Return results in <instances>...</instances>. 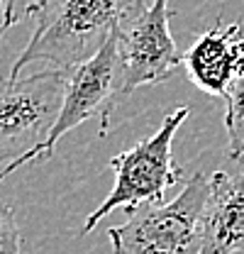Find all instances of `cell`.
<instances>
[{"mask_svg":"<svg viewBox=\"0 0 244 254\" xmlns=\"http://www.w3.org/2000/svg\"><path fill=\"white\" fill-rule=\"evenodd\" d=\"M0 254H22V237L15 210L5 200H0Z\"/></svg>","mask_w":244,"mask_h":254,"instance_id":"cell-10","label":"cell"},{"mask_svg":"<svg viewBox=\"0 0 244 254\" xmlns=\"http://www.w3.org/2000/svg\"><path fill=\"white\" fill-rule=\"evenodd\" d=\"M68 71L47 68L0 78V164L7 169L37 149L59 118Z\"/></svg>","mask_w":244,"mask_h":254,"instance_id":"cell-5","label":"cell"},{"mask_svg":"<svg viewBox=\"0 0 244 254\" xmlns=\"http://www.w3.org/2000/svg\"><path fill=\"white\" fill-rule=\"evenodd\" d=\"M188 108L179 105L169 115H164L159 129L152 137L137 142L132 149L120 152L110 159V169L115 171V186L105 195V200L86 218L81 235H88L105 215H110L115 208H124V213H134L139 205L161 203L164 193L181 184L183 171L174 164L171 157V142L179 132V127L188 118Z\"/></svg>","mask_w":244,"mask_h":254,"instance_id":"cell-3","label":"cell"},{"mask_svg":"<svg viewBox=\"0 0 244 254\" xmlns=\"http://www.w3.org/2000/svg\"><path fill=\"white\" fill-rule=\"evenodd\" d=\"M0 7H2V0H0Z\"/></svg>","mask_w":244,"mask_h":254,"instance_id":"cell-12","label":"cell"},{"mask_svg":"<svg viewBox=\"0 0 244 254\" xmlns=\"http://www.w3.org/2000/svg\"><path fill=\"white\" fill-rule=\"evenodd\" d=\"M225 98V129L227 154L232 161L244 159V78H235Z\"/></svg>","mask_w":244,"mask_h":254,"instance_id":"cell-9","label":"cell"},{"mask_svg":"<svg viewBox=\"0 0 244 254\" xmlns=\"http://www.w3.org/2000/svg\"><path fill=\"white\" fill-rule=\"evenodd\" d=\"M174 10L169 0H152L142 15H137L124 30H120V57L124 64V98L142 86L166 81L183 64L169 22Z\"/></svg>","mask_w":244,"mask_h":254,"instance_id":"cell-6","label":"cell"},{"mask_svg":"<svg viewBox=\"0 0 244 254\" xmlns=\"http://www.w3.org/2000/svg\"><path fill=\"white\" fill-rule=\"evenodd\" d=\"M244 250V174L215 171L203 222L200 254H240Z\"/></svg>","mask_w":244,"mask_h":254,"instance_id":"cell-7","label":"cell"},{"mask_svg":"<svg viewBox=\"0 0 244 254\" xmlns=\"http://www.w3.org/2000/svg\"><path fill=\"white\" fill-rule=\"evenodd\" d=\"M118 37H120V30L113 32V37L105 42V47L95 57H91L86 64H81L78 68H73L68 73V83H66L59 118L52 127L49 137L37 149H32L25 159H20L17 164L0 169V181L5 176H10L12 171H17L20 166L34 161V159H49L54 154V147L59 144V139L66 137V132L83 125L91 118L100 120L98 134L108 132L110 115H113L115 105L124 98V64H122L120 57Z\"/></svg>","mask_w":244,"mask_h":254,"instance_id":"cell-4","label":"cell"},{"mask_svg":"<svg viewBox=\"0 0 244 254\" xmlns=\"http://www.w3.org/2000/svg\"><path fill=\"white\" fill-rule=\"evenodd\" d=\"M210 176L193 174L171 203L139 205L108 230L113 254H200Z\"/></svg>","mask_w":244,"mask_h":254,"instance_id":"cell-2","label":"cell"},{"mask_svg":"<svg viewBox=\"0 0 244 254\" xmlns=\"http://www.w3.org/2000/svg\"><path fill=\"white\" fill-rule=\"evenodd\" d=\"M144 0H42L30 15L34 32L10 76H20L34 62L73 71L95 57L115 30H124L144 12Z\"/></svg>","mask_w":244,"mask_h":254,"instance_id":"cell-1","label":"cell"},{"mask_svg":"<svg viewBox=\"0 0 244 254\" xmlns=\"http://www.w3.org/2000/svg\"><path fill=\"white\" fill-rule=\"evenodd\" d=\"M240 254H244V250H242V252H240Z\"/></svg>","mask_w":244,"mask_h":254,"instance_id":"cell-13","label":"cell"},{"mask_svg":"<svg viewBox=\"0 0 244 254\" xmlns=\"http://www.w3.org/2000/svg\"><path fill=\"white\" fill-rule=\"evenodd\" d=\"M39 2L42 0H7L5 2V12H2V22H0V34H5L12 25H17L25 15H30Z\"/></svg>","mask_w":244,"mask_h":254,"instance_id":"cell-11","label":"cell"},{"mask_svg":"<svg viewBox=\"0 0 244 254\" xmlns=\"http://www.w3.org/2000/svg\"><path fill=\"white\" fill-rule=\"evenodd\" d=\"M242 22L215 25L203 32L193 47L183 54V66L190 81L210 95H225L235 81V49L237 37L242 32Z\"/></svg>","mask_w":244,"mask_h":254,"instance_id":"cell-8","label":"cell"}]
</instances>
